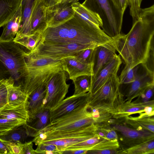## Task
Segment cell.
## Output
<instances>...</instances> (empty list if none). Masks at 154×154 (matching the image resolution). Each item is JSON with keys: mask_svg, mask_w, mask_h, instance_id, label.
Returning a JSON list of instances; mask_svg holds the SVG:
<instances>
[{"mask_svg": "<svg viewBox=\"0 0 154 154\" xmlns=\"http://www.w3.org/2000/svg\"><path fill=\"white\" fill-rule=\"evenodd\" d=\"M154 5L141 8L139 18L126 34H121L112 42L125 62L131 68L145 65L154 51Z\"/></svg>", "mask_w": 154, "mask_h": 154, "instance_id": "1", "label": "cell"}, {"mask_svg": "<svg viewBox=\"0 0 154 154\" xmlns=\"http://www.w3.org/2000/svg\"><path fill=\"white\" fill-rule=\"evenodd\" d=\"M113 40L100 27L83 20L75 13L72 18L62 24L47 28L41 34L39 42L76 43L95 48Z\"/></svg>", "mask_w": 154, "mask_h": 154, "instance_id": "2", "label": "cell"}, {"mask_svg": "<svg viewBox=\"0 0 154 154\" xmlns=\"http://www.w3.org/2000/svg\"><path fill=\"white\" fill-rule=\"evenodd\" d=\"M26 53L23 46L13 40H0V80L12 79L14 85L22 88L27 73Z\"/></svg>", "mask_w": 154, "mask_h": 154, "instance_id": "3", "label": "cell"}, {"mask_svg": "<svg viewBox=\"0 0 154 154\" xmlns=\"http://www.w3.org/2000/svg\"><path fill=\"white\" fill-rule=\"evenodd\" d=\"M27 73L22 89L28 97L38 89L47 86L57 72L63 71L61 60L36 58L26 52Z\"/></svg>", "mask_w": 154, "mask_h": 154, "instance_id": "4", "label": "cell"}, {"mask_svg": "<svg viewBox=\"0 0 154 154\" xmlns=\"http://www.w3.org/2000/svg\"><path fill=\"white\" fill-rule=\"evenodd\" d=\"M82 4L98 15L102 29L108 36L113 39L121 34L124 13L113 0H85Z\"/></svg>", "mask_w": 154, "mask_h": 154, "instance_id": "5", "label": "cell"}, {"mask_svg": "<svg viewBox=\"0 0 154 154\" xmlns=\"http://www.w3.org/2000/svg\"><path fill=\"white\" fill-rule=\"evenodd\" d=\"M117 75L110 76L95 93L90 95L89 107L107 110L115 114L124 102Z\"/></svg>", "mask_w": 154, "mask_h": 154, "instance_id": "6", "label": "cell"}, {"mask_svg": "<svg viewBox=\"0 0 154 154\" xmlns=\"http://www.w3.org/2000/svg\"><path fill=\"white\" fill-rule=\"evenodd\" d=\"M92 123H94V120L87 103L49 123L39 131L38 134L41 133L72 131Z\"/></svg>", "mask_w": 154, "mask_h": 154, "instance_id": "7", "label": "cell"}, {"mask_svg": "<svg viewBox=\"0 0 154 154\" xmlns=\"http://www.w3.org/2000/svg\"><path fill=\"white\" fill-rule=\"evenodd\" d=\"M89 48H94L76 43L39 42L33 51L28 52L36 58L61 60L66 58L73 56L82 50Z\"/></svg>", "mask_w": 154, "mask_h": 154, "instance_id": "8", "label": "cell"}, {"mask_svg": "<svg viewBox=\"0 0 154 154\" xmlns=\"http://www.w3.org/2000/svg\"><path fill=\"white\" fill-rule=\"evenodd\" d=\"M66 72L57 73L50 80L47 87L44 109L50 111L64 99L68 92L70 85L66 82Z\"/></svg>", "mask_w": 154, "mask_h": 154, "instance_id": "9", "label": "cell"}, {"mask_svg": "<svg viewBox=\"0 0 154 154\" xmlns=\"http://www.w3.org/2000/svg\"><path fill=\"white\" fill-rule=\"evenodd\" d=\"M116 131L121 148L124 150L141 143L154 140V133L148 131H139L124 123L111 126Z\"/></svg>", "mask_w": 154, "mask_h": 154, "instance_id": "10", "label": "cell"}, {"mask_svg": "<svg viewBox=\"0 0 154 154\" xmlns=\"http://www.w3.org/2000/svg\"><path fill=\"white\" fill-rule=\"evenodd\" d=\"M154 85V72L140 64L135 80L130 83L121 84L124 88L122 93L125 96V101L129 102L136 97L139 98L150 86Z\"/></svg>", "mask_w": 154, "mask_h": 154, "instance_id": "11", "label": "cell"}, {"mask_svg": "<svg viewBox=\"0 0 154 154\" xmlns=\"http://www.w3.org/2000/svg\"><path fill=\"white\" fill-rule=\"evenodd\" d=\"M71 4L59 3L51 7H46L45 13L47 28L57 26L72 18L75 12Z\"/></svg>", "mask_w": 154, "mask_h": 154, "instance_id": "12", "label": "cell"}, {"mask_svg": "<svg viewBox=\"0 0 154 154\" xmlns=\"http://www.w3.org/2000/svg\"><path fill=\"white\" fill-rule=\"evenodd\" d=\"M89 92L73 94L64 99L58 105L49 111V121L51 122L71 112L80 106L88 103Z\"/></svg>", "mask_w": 154, "mask_h": 154, "instance_id": "13", "label": "cell"}, {"mask_svg": "<svg viewBox=\"0 0 154 154\" xmlns=\"http://www.w3.org/2000/svg\"><path fill=\"white\" fill-rule=\"evenodd\" d=\"M122 63L120 56L117 55L108 63L103 66L95 77L91 80L90 95L95 93L112 75H117Z\"/></svg>", "mask_w": 154, "mask_h": 154, "instance_id": "14", "label": "cell"}, {"mask_svg": "<svg viewBox=\"0 0 154 154\" xmlns=\"http://www.w3.org/2000/svg\"><path fill=\"white\" fill-rule=\"evenodd\" d=\"M97 127L94 123L72 131L48 133H40L32 141L36 145L43 142L57 139H66L80 136L95 134Z\"/></svg>", "mask_w": 154, "mask_h": 154, "instance_id": "15", "label": "cell"}, {"mask_svg": "<svg viewBox=\"0 0 154 154\" xmlns=\"http://www.w3.org/2000/svg\"><path fill=\"white\" fill-rule=\"evenodd\" d=\"M112 41L98 46L94 48L93 75L91 76V80L103 66L117 55L116 50Z\"/></svg>", "mask_w": 154, "mask_h": 154, "instance_id": "16", "label": "cell"}, {"mask_svg": "<svg viewBox=\"0 0 154 154\" xmlns=\"http://www.w3.org/2000/svg\"><path fill=\"white\" fill-rule=\"evenodd\" d=\"M63 70L66 72L72 80L80 76L93 75V64L83 63L75 57L72 56L61 60Z\"/></svg>", "mask_w": 154, "mask_h": 154, "instance_id": "17", "label": "cell"}, {"mask_svg": "<svg viewBox=\"0 0 154 154\" xmlns=\"http://www.w3.org/2000/svg\"><path fill=\"white\" fill-rule=\"evenodd\" d=\"M46 8L40 0H34L30 16L31 34H41L47 28Z\"/></svg>", "mask_w": 154, "mask_h": 154, "instance_id": "18", "label": "cell"}, {"mask_svg": "<svg viewBox=\"0 0 154 154\" xmlns=\"http://www.w3.org/2000/svg\"><path fill=\"white\" fill-rule=\"evenodd\" d=\"M22 15V3L11 19L2 26L3 30L0 36V40L4 41L13 40L21 28Z\"/></svg>", "mask_w": 154, "mask_h": 154, "instance_id": "19", "label": "cell"}, {"mask_svg": "<svg viewBox=\"0 0 154 154\" xmlns=\"http://www.w3.org/2000/svg\"><path fill=\"white\" fill-rule=\"evenodd\" d=\"M47 87L43 86L38 89L28 97V121L34 119L37 114L44 110Z\"/></svg>", "mask_w": 154, "mask_h": 154, "instance_id": "20", "label": "cell"}, {"mask_svg": "<svg viewBox=\"0 0 154 154\" xmlns=\"http://www.w3.org/2000/svg\"><path fill=\"white\" fill-rule=\"evenodd\" d=\"M28 100L18 105L8 104L0 109V119H14L26 123L29 119L28 111Z\"/></svg>", "mask_w": 154, "mask_h": 154, "instance_id": "21", "label": "cell"}, {"mask_svg": "<svg viewBox=\"0 0 154 154\" xmlns=\"http://www.w3.org/2000/svg\"><path fill=\"white\" fill-rule=\"evenodd\" d=\"M152 106H154L153 100L139 102L124 101L114 114V118L119 119L134 114H140L145 112L146 107Z\"/></svg>", "mask_w": 154, "mask_h": 154, "instance_id": "22", "label": "cell"}, {"mask_svg": "<svg viewBox=\"0 0 154 154\" xmlns=\"http://www.w3.org/2000/svg\"><path fill=\"white\" fill-rule=\"evenodd\" d=\"M49 111L44 109L37 114L35 118L28 121L23 126L28 136L35 137L39 131L48 124Z\"/></svg>", "mask_w": 154, "mask_h": 154, "instance_id": "23", "label": "cell"}, {"mask_svg": "<svg viewBox=\"0 0 154 154\" xmlns=\"http://www.w3.org/2000/svg\"><path fill=\"white\" fill-rule=\"evenodd\" d=\"M124 123L128 126L139 131H148L154 133V116H126Z\"/></svg>", "mask_w": 154, "mask_h": 154, "instance_id": "24", "label": "cell"}, {"mask_svg": "<svg viewBox=\"0 0 154 154\" xmlns=\"http://www.w3.org/2000/svg\"><path fill=\"white\" fill-rule=\"evenodd\" d=\"M23 0H0V28L13 17Z\"/></svg>", "mask_w": 154, "mask_h": 154, "instance_id": "25", "label": "cell"}, {"mask_svg": "<svg viewBox=\"0 0 154 154\" xmlns=\"http://www.w3.org/2000/svg\"><path fill=\"white\" fill-rule=\"evenodd\" d=\"M28 136L23 125L0 132V140L3 142L23 143Z\"/></svg>", "mask_w": 154, "mask_h": 154, "instance_id": "26", "label": "cell"}, {"mask_svg": "<svg viewBox=\"0 0 154 154\" xmlns=\"http://www.w3.org/2000/svg\"><path fill=\"white\" fill-rule=\"evenodd\" d=\"M71 6L75 13L83 20L101 27L102 22L97 14L88 10L78 2L72 4Z\"/></svg>", "mask_w": 154, "mask_h": 154, "instance_id": "27", "label": "cell"}, {"mask_svg": "<svg viewBox=\"0 0 154 154\" xmlns=\"http://www.w3.org/2000/svg\"><path fill=\"white\" fill-rule=\"evenodd\" d=\"M40 39V34L23 35L17 33L13 41L31 51L35 48Z\"/></svg>", "mask_w": 154, "mask_h": 154, "instance_id": "28", "label": "cell"}, {"mask_svg": "<svg viewBox=\"0 0 154 154\" xmlns=\"http://www.w3.org/2000/svg\"><path fill=\"white\" fill-rule=\"evenodd\" d=\"M72 80L75 86L73 94H84L89 92L91 84V76L83 75Z\"/></svg>", "mask_w": 154, "mask_h": 154, "instance_id": "29", "label": "cell"}, {"mask_svg": "<svg viewBox=\"0 0 154 154\" xmlns=\"http://www.w3.org/2000/svg\"><path fill=\"white\" fill-rule=\"evenodd\" d=\"M28 97L22 90L21 86L14 85L12 87L9 96L8 104L17 106L27 101Z\"/></svg>", "mask_w": 154, "mask_h": 154, "instance_id": "30", "label": "cell"}, {"mask_svg": "<svg viewBox=\"0 0 154 154\" xmlns=\"http://www.w3.org/2000/svg\"><path fill=\"white\" fill-rule=\"evenodd\" d=\"M14 85V82L12 79L0 80V109L8 104L11 90Z\"/></svg>", "mask_w": 154, "mask_h": 154, "instance_id": "31", "label": "cell"}, {"mask_svg": "<svg viewBox=\"0 0 154 154\" xmlns=\"http://www.w3.org/2000/svg\"><path fill=\"white\" fill-rule=\"evenodd\" d=\"M154 153V140L128 148L123 152V154H153Z\"/></svg>", "mask_w": 154, "mask_h": 154, "instance_id": "32", "label": "cell"}, {"mask_svg": "<svg viewBox=\"0 0 154 154\" xmlns=\"http://www.w3.org/2000/svg\"><path fill=\"white\" fill-rule=\"evenodd\" d=\"M139 64L132 68L125 66L119 78L120 85L130 83L136 79Z\"/></svg>", "mask_w": 154, "mask_h": 154, "instance_id": "33", "label": "cell"}, {"mask_svg": "<svg viewBox=\"0 0 154 154\" xmlns=\"http://www.w3.org/2000/svg\"><path fill=\"white\" fill-rule=\"evenodd\" d=\"M94 48L82 50L76 53L73 56L83 63L93 64L94 55Z\"/></svg>", "mask_w": 154, "mask_h": 154, "instance_id": "34", "label": "cell"}, {"mask_svg": "<svg viewBox=\"0 0 154 154\" xmlns=\"http://www.w3.org/2000/svg\"><path fill=\"white\" fill-rule=\"evenodd\" d=\"M26 122L19 120L0 119V132L11 130L16 127L25 124Z\"/></svg>", "mask_w": 154, "mask_h": 154, "instance_id": "35", "label": "cell"}, {"mask_svg": "<svg viewBox=\"0 0 154 154\" xmlns=\"http://www.w3.org/2000/svg\"><path fill=\"white\" fill-rule=\"evenodd\" d=\"M143 0H128L130 9V14L131 16L133 23L137 20L141 10L140 6Z\"/></svg>", "mask_w": 154, "mask_h": 154, "instance_id": "36", "label": "cell"}, {"mask_svg": "<svg viewBox=\"0 0 154 154\" xmlns=\"http://www.w3.org/2000/svg\"><path fill=\"white\" fill-rule=\"evenodd\" d=\"M97 134L109 140H118L117 134L115 130L111 126L97 127Z\"/></svg>", "mask_w": 154, "mask_h": 154, "instance_id": "37", "label": "cell"}, {"mask_svg": "<svg viewBox=\"0 0 154 154\" xmlns=\"http://www.w3.org/2000/svg\"><path fill=\"white\" fill-rule=\"evenodd\" d=\"M35 150L36 154H60L57 146L54 145L42 143L37 145Z\"/></svg>", "mask_w": 154, "mask_h": 154, "instance_id": "38", "label": "cell"}, {"mask_svg": "<svg viewBox=\"0 0 154 154\" xmlns=\"http://www.w3.org/2000/svg\"><path fill=\"white\" fill-rule=\"evenodd\" d=\"M2 142L8 149L10 154H21L23 143Z\"/></svg>", "mask_w": 154, "mask_h": 154, "instance_id": "39", "label": "cell"}, {"mask_svg": "<svg viewBox=\"0 0 154 154\" xmlns=\"http://www.w3.org/2000/svg\"><path fill=\"white\" fill-rule=\"evenodd\" d=\"M124 150L121 148L110 149L104 150L99 151H89L86 153L88 154H123Z\"/></svg>", "mask_w": 154, "mask_h": 154, "instance_id": "40", "label": "cell"}, {"mask_svg": "<svg viewBox=\"0 0 154 154\" xmlns=\"http://www.w3.org/2000/svg\"><path fill=\"white\" fill-rule=\"evenodd\" d=\"M33 142L30 141L23 143L21 154H35V150L33 148Z\"/></svg>", "mask_w": 154, "mask_h": 154, "instance_id": "41", "label": "cell"}, {"mask_svg": "<svg viewBox=\"0 0 154 154\" xmlns=\"http://www.w3.org/2000/svg\"><path fill=\"white\" fill-rule=\"evenodd\" d=\"M116 6L124 13L128 5V0H113Z\"/></svg>", "mask_w": 154, "mask_h": 154, "instance_id": "42", "label": "cell"}, {"mask_svg": "<svg viewBox=\"0 0 154 154\" xmlns=\"http://www.w3.org/2000/svg\"><path fill=\"white\" fill-rule=\"evenodd\" d=\"M154 85L149 87L145 91L144 93L140 97H144V101L149 100V99L152 96L154 91Z\"/></svg>", "mask_w": 154, "mask_h": 154, "instance_id": "43", "label": "cell"}, {"mask_svg": "<svg viewBox=\"0 0 154 154\" xmlns=\"http://www.w3.org/2000/svg\"><path fill=\"white\" fill-rule=\"evenodd\" d=\"M41 3L46 8L53 6L57 3V0H40Z\"/></svg>", "mask_w": 154, "mask_h": 154, "instance_id": "44", "label": "cell"}, {"mask_svg": "<svg viewBox=\"0 0 154 154\" xmlns=\"http://www.w3.org/2000/svg\"><path fill=\"white\" fill-rule=\"evenodd\" d=\"M0 154H10L8 149L3 143L0 140Z\"/></svg>", "mask_w": 154, "mask_h": 154, "instance_id": "45", "label": "cell"}, {"mask_svg": "<svg viewBox=\"0 0 154 154\" xmlns=\"http://www.w3.org/2000/svg\"><path fill=\"white\" fill-rule=\"evenodd\" d=\"M79 0H62L60 3L72 4L78 2Z\"/></svg>", "mask_w": 154, "mask_h": 154, "instance_id": "46", "label": "cell"}, {"mask_svg": "<svg viewBox=\"0 0 154 154\" xmlns=\"http://www.w3.org/2000/svg\"><path fill=\"white\" fill-rule=\"evenodd\" d=\"M62 0H57V4L59 3Z\"/></svg>", "mask_w": 154, "mask_h": 154, "instance_id": "47", "label": "cell"}]
</instances>
